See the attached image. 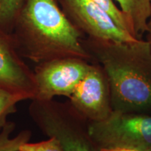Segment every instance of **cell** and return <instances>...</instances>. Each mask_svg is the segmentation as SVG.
Segmentation results:
<instances>
[{
    "instance_id": "6da1fadb",
    "label": "cell",
    "mask_w": 151,
    "mask_h": 151,
    "mask_svg": "<svg viewBox=\"0 0 151 151\" xmlns=\"http://www.w3.org/2000/svg\"><path fill=\"white\" fill-rule=\"evenodd\" d=\"M22 58L37 64L62 59H92L83 35L57 0H22L11 33Z\"/></svg>"
},
{
    "instance_id": "7a4b0ae2",
    "label": "cell",
    "mask_w": 151,
    "mask_h": 151,
    "mask_svg": "<svg viewBox=\"0 0 151 151\" xmlns=\"http://www.w3.org/2000/svg\"><path fill=\"white\" fill-rule=\"evenodd\" d=\"M108 80L113 111H151V50L148 41L114 42L83 39Z\"/></svg>"
},
{
    "instance_id": "3957f363",
    "label": "cell",
    "mask_w": 151,
    "mask_h": 151,
    "mask_svg": "<svg viewBox=\"0 0 151 151\" xmlns=\"http://www.w3.org/2000/svg\"><path fill=\"white\" fill-rule=\"evenodd\" d=\"M29 114L43 134L59 141L64 151H99L88 132V121L69 103L31 100Z\"/></svg>"
},
{
    "instance_id": "277c9868",
    "label": "cell",
    "mask_w": 151,
    "mask_h": 151,
    "mask_svg": "<svg viewBox=\"0 0 151 151\" xmlns=\"http://www.w3.org/2000/svg\"><path fill=\"white\" fill-rule=\"evenodd\" d=\"M88 132L98 150L124 148L145 151L151 147V115L113 111L104 120L88 122Z\"/></svg>"
},
{
    "instance_id": "5b68a950",
    "label": "cell",
    "mask_w": 151,
    "mask_h": 151,
    "mask_svg": "<svg viewBox=\"0 0 151 151\" xmlns=\"http://www.w3.org/2000/svg\"><path fill=\"white\" fill-rule=\"evenodd\" d=\"M72 24L87 39L133 42L138 40L119 27L109 15L91 0H58Z\"/></svg>"
},
{
    "instance_id": "8992f818",
    "label": "cell",
    "mask_w": 151,
    "mask_h": 151,
    "mask_svg": "<svg viewBox=\"0 0 151 151\" xmlns=\"http://www.w3.org/2000/svg\"><path fill=\"white\" fill-rule=\"evenodd\" d=\"M91 64L80 58H62L38 64L34 71L36 93L33 99L69 97Z\"/></svg>"
},
{
    "instance_id": "52a82bcc",
    "label": "cell",
    "mask_w": 151,
    "mask_h": 151,
    "mask_svg": "<svg viewBox=\"0 0 151 151\" xmlns=\"http://www.w3.org/2000/svg\"><path fill=\"white\" fill-rule=\"evenodd\" d=\"M69 104L88 122L104 120L113 111L108 80L99 64H91L69 97Z\"/></svg>"
},
{
    "instance_id": "ba28073f",
    "label": "cell",
    "mask_w": 151,
    "mask_h": 151,
    "mask_svg": "<svg viewBox=\"0 0 151 151\" xmlns=\"http://www.w3.org/2000/svg\"><path fill=\"white\" fill-rule=\"evenodd\" d=\"M0 86L33 99L36 93L34 71L17 50L10 33L0 27Z\"/></svg>"
},
{
    "instance_id": "9c48e42d",
    "label": "cell",
    "mask_w": 151,
    "mask_h": 151,
    "mask_svg": "<svg viewBox=\"0 0 151 151\" xmlns=\"http://www.w3.org/2000/svg\"><path fill=\"white\" fill-rule=\"evenodd\" d=\"M127 22L129 32L137 39H142L148 32L150 16V0H115Z\"/></svg>"
},
{
    "instance_id": "30bf717a",
    "label": "cell",
    "mask_w": 151,
    "mask_h": 151,
    "mask_svg": "<svg viewBox=\"0 0 151 151\" xmlns=\"http://www.w3.org/2000/svg\"><path fill=\"white\" fill-rule=\"evenodd\" d=\"M16 124L7 122L4 127L0 130V151H19L20 147L29 142L31 138V132L23 130L14 137H11Z\"/></svg>"
},
{
    "instance_id": "8fae6325",
    "label": "cell",
    "mask_w": 151,
    "mask_h": 151,
    "mask_svg": "<svg viewBox=\"0 0 151 151\" xmlns=\"http://www.w3.org/2000/svg\"><path fill=\"white\" fill-rule=\"evenodd\" d=\"M26 100L21 94L11 92L0 86V130L6 124L9 115L16 111V105Z\"/></svg>"
},
{
    "instance_id": "7c38bea8",
    "label": "cell",
    "mask_w": 151,
    "mask_h": 151,
    "mask_svg": "<svg viewBox=\"0 0 151 151\" xmlns=\"http://www.w3.org/2000/svg\"><path fill=\"white\" fill-rule=\"evenodd\" d=\"M22 0H0V27L11 33Z\"/></svg>"
},
{
    "instance_id": "4fadbf2b",
    "label": "cell",
    "mask_w": 151,
    "mask_h": 151,
    "mask_svg": "<svg viewBox=\"0 0 151 151\" xmlns=\"http://www.w3.org/2000/svg\"><path fill=\"white\" fill-rule=\"evenodd\" d=\"M91 1L105 11L114 20L119 27L129 32V28L124 17L120 9L116 6L113 0H91Z\"/></svg>"
},
{
    "instance_id": "5bb4252c",
    "label": "cell",
    "mask_w": 151,
    "mask_h": 151,
    "mask_svg": "<svg viewBox=\"0 0 151 151\" xmlns=\"http://www.w3.org/2000/svg\"><path fill=\"white\" fill-rule=\"evenodd\" d=\"M19 151H64L55 138L49 137L48 140L37 143H25L20 147Z\"/></svg>"
},
{
    "instance_id": "9a60e30c",
    "label": "cell",
    "mask_w": 151,
    "mask_h": 151,
    "mask_svg": "<svg viewBox=\"0 0 151 151\" xmlns=\"http://www.w3.org/2000/svg\"><path fill=\"white\" fill-rule=\"evenodd\" d=\"M99 151H139L134 149L124 148H101Z\"/></svg>"
},
{
    "instance_id": "2e32d148",
    "label": "cell",
    "mask_w": 151,
    "mask_h": 151,
    "mask_svg": "<svg viewBox=\"0 0 151 151\" xmlns=\"http://www.w3.org/2000/svg\"><path fill=\"white\" fill-rule=\"evenodd\" d=\"M150 19H149V22H148V28H149L148 32L151 31V0H150Z\"/></svg>"
},
{
    "instance_id": "e0dca14e",
    "label": "cell",
    "mask_w": 151,
    "mask_h": 151,
    "mask_svg": "<svg viewBox=\"0 0 151 151\" xmlns=\"http://www.w3.org/2000/svg\"><path fill=\"white\" fill-rule=\"evenodd\" d=\"M148 39H147V41L149 42V44H150V50H151V31L148 32Z\"/></svg>"
},
{
    "instance_id": "ac0fdd59",
    "label": "cell",
    "mask_w": 151,
    "mask_h": 151,
    "mask_svg": "<svg viewBox=\"0 0 151 151\" xmlns=\"http://www.w3.org/2000/svg\"><path fill=\"white\" fill-rule=\"evenodd\" d=\"M145 151H151V147L150 148H148V149H147V150H146Z\"/></svg>"
}]
</instances>
